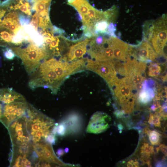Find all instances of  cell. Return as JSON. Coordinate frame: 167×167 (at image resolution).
Instances as JSON below:
<instances>
[{"instance_id": "6da1fadb", "label": "cell", "mask_w": 167, "mask_h": 167, "mask_svg": "<svg viewBox=\"0 0 167 167\" xmlns=\"http://www.w3.org/2000/svg\"><path fill=\"white\" fill-rule=\"evenodd\" d=\"M56 58L50 56L44 59L30 75L28 85L32 89L40 87L57 93L64 82L59 77L55 64Z\"/></svg>"}, {"instance_id": "7a4b0ae2", "label": "cell", "mask_w": 167, "mask_h": 167, "mask_svg": "<svg viewBox=\"0 0 167 167\" xmlns=\"http://www.w3.org/2000/svg\"><path fill=\"white\" fill-rule=\"evenodd\" d=\"M27 127L32 144L46 142L45 139L55 126L54 120L29 104L26 113Z\"/></svg>"}, {"instance_id": "3957f363", "label": "cell", "mask_w": 167, "mask_h": 167, "mask_svg": "<svg viewBox=\"0 0 167 167\" xmlns=\"http://www.w3.org/2000/svg\"><path fill=\"white\" fill-rule=\"evenodd\" d=\"M19 45L11 48L15 55L21 59L29 75L36 70L43 60L50 56L45 47L38 46L31 39Z\"/></svg>"}, {"instance_id": "277c9868", "label": "cell", "mask_w": 167, "mask_h": 167, "mask_svg": "<svg viewBox=\"0 0 167 167\" xmlns=\"http://www.w3.org/2000/svg\"><path fill=\"white\" fill-rule=\"evenodd\" d=\"M167 16L163 14L155 20L146 22L143 26V40L149 42L160 56L166 57L164 49L166 46Z\"/></svg>"}, {"instance_id": "5b68a950", "label": "cell", "mask_w": 167, "mask_h": 167, "mask_svg": "<svg viewBox=\"0 0 167 167\" xmlns=\"http://www.w3.org/2000/svg\"><path fill=\"white\" fill-rule=\"evenodd\" d=\"M110 88L121 110L126 114L132 113L137 94L126 77L118 78Z\"/></svg>"}, {"instance_id": "8992f818", "label": "cell", "mask_w": 167, "mask_h": 167, "mask_svg": "<svg viewBox=\"0 0 167 167\" xmlns=\"http://www.w3.org/2000/svg\"><path fill=\"white\" fill-rule=\"evenodd\" d=\"M27 118L25 114L12 122L7 129L12 146H24L32 144L27 129Z\"/></svg>"}, {"instance_id": "52a82bcc", "label": "cell", "mask_w": 167, "mask_h": 167, "mask_svg": "<svg viewBox=\"0 0 167 167\" xmlns=\"http://www.w3.org/2000/svg\"><path fill=\"white\" fill-rule=\"evenodd\" d=\"M85 67L102 77L109 88L118 78L114 66V60L99 61L86 58Z\"/></svg>"}, {"instance_id": "ba28073f", "label": "cell", "mask_w": 167, "mask_h": 167, "mask_svg": "<svg viewBox=\"0 0 167 167\" xmlns=\"http://www.w3.org/2000/svg\"><path fill=\"white\" fill-rule=\"evenodd\" d=\"M28 104L25 101L5 104L2 106L0 122L7 129L12 122L25 115Z\"/></svg>"}, {"instance_id": "9c48e42d", "label": "cell", "mask_w": 167, "mask_h": 167, "mask_svg": "<svg viewBox=\"0 0 167 167\" xmlns=\"http://www.w3.org/2000/svg\"><path fill=\"white\" fill-rule=\"evenodd\" d=\"M127 55L147 64L156 61L158 58L151 44L143 40L138 45H129Z\"/></svg>"}, {"instance_id": "30bf717a", "label": "cell", "mask_w": 167, "mask_h": 167, "mask_svg": "<svg viewBox=\"0 0 167 167\" xmlns=\"http://www.w3.org/2000/svg\"><path fill=\"white\" fill-rule=\"evenodd\" d=\"M33 149L37 153L39 160L40 166L49 167L53 165H66L56 156L51 144L46 142L32 144Z\"/></svg>"}, {"instance_id": "8fae6325", "label": "cell", "mask_w": 167, "mask_h": 167, "mask_svg": "<svg viewBox=\"0 0 167 167\" xmlns=\"http://www.w3.org/2000/svg\"><path fill=\"white\" fill-rule=\"evenodd\" d=\"M110 117L106 113L97 112L91 117L87 129L88 132L98 134L105 131L109 127L107 122Z\"/></svg>"}, {"instance_id": "7c38bea8", "label": "cell", "mask_w": 167, "mask_h": 167, "mask_svg": "<svg viewBox=\"0 0 167 167\" xmlns=\"http://www.w3.org/2000/svg\"><path fill=\"white\" fill-rule=\"evenodd\" d=\"M88 38L83 41L71 46L66 55L62 57L65 61L71 62L81 59L86 54L88 45L91 39Z\"/></svg>"}, {"instance_id": "4fadbf2b", "label": "cell", "mask_w": 167, "mask_h": 167, "mask_svg": "<svg viewBox=\"0 0 167 167\" xmlns=\"http://www.w3.org/2000/svg\"><path fill=\"white\" fill-rule=\"evenodd\" d=\"M156 92L154 81L145 79L143 82L142 89L138 94V100L142 105H147L153 99Z\"/></svg>"}, {"instance_id": "5bb4252c", "label": "cell", "mask_w": 167, "mask_h": 167, "mask_svg": "<svg viewBox=\"0 0 167 167\" xmlns=\"http://www.w3.org/2000/svg\"><path fill=\"white\" fill-rule=\"evenodd\" d=\"M26 101L22 95L11 88L0 89V102L1 104H8L13 102Z\"/></svg>"}, {"instance_id": "9a60e30c", "label": "cell", "mask_w": 167, "mask_h": 167, "mask_svg": "<svg viewBox=\"0 0 167 167\" xmlns=\"http://www.w3.org/2000/svg\"><path fill=\"white\" fill-rule=\"evenodd\" d=\"M51 0H33L32 10H35L39 16L49 17V10Z\"/></svg>"}, {"instance_id": "2e32d148", "label": "cell", "mask_w": 167, "mask_h": 167, "mask_svg": "<svg viewBox=\"0 0 167 167\" xmlns=\"http://www.w3.org/2000/svg\"><path fill=\"white\" fill-rule=\"evenodd\" d=\"M68 4L74 7L82 17L87 15L91 5L87 0H75Z\"/></svg>"}, {"instance_id": "e0dca14e", "label": "cell", "mask_w": 167, "mask_h": 167, "mask_svg": "<svg viewBox=\"0 0 167 167\" xmlns=\"http://www.w3.org/2000/svg\"><path fill=\"white\" fill-rule=\"evenodd\" d=\"M144 131L147 134L152 145H158L160 144L161 135L159 132L155 130H151L148 128L145 129Z\"/></svg>"}, {"instance_id": "ac0fdd59", "label": "cell", "mask_w": 167, "mask_h": 167, "mask_svg": "<svg viewBox=\"0 0 167 167\" xmlns=\"http://www.w3.org/2000/svg\"><path fill=\"white\" fill-rule=\"evenodd\" d=\"M148 74L149 76L156 77L158 76L161 71V66L158 64L151 62H149Z\"/></svg>"}, {"instance_id": "d6986e66", "label": "cell", "mask_w": 167, "mask_h": 167, "mask_svg": "<svg viewBox=\"0 0 167 167\" xmlns=\"http://www.w3.org/2000/svg\"><path fill=\"white\" fill-rule=\"evenodd\" d=\"M161 118L159 114L151 113L148 120V123L152 126H154L155 127H161Z\"/></svg>"}, {"instance_id": "ffe728a7", "label": "cell", "mask_w": 167, "mask_h": 167, "mask_svg": "<svg viewBox=\"0 0 167 167\" xmlns=\"http://www.w3.org/2000/svg\"><path fill=\"white\" fill-rule=\"evenodd\" d=\"M154 153V147L148 143H144L141 148V155L151 156Z\"/></svg>"}, {"instance_id": "44dd1931", "label": "cell", "mask_w": 167, "mask_h": 167, "mask_svg": "<svg viewBox=\"0 0 167 167\" xmlns=\"http://www.w3.org/2000/svg\"><path fill=\"white\" fill-rule=\"evenodd\" d=\"M3 54L4 57L9 60L13 59L16 56L11 48L5 49L3 51Z\"/></svg>"}, {"instance_id": "7402d4cb", "label": "cell", "mask_w": 167, "mask_h": 167, "mask_svg": "<svg viewBox=\"0 0 167 167\" xmlns=\"http://www.w3.org/2000/svg\"><path fill=\"white\" fill-rule=\"evenodd\" d=\"M66 128L64 124L61 122L57 127V133L60 136L64 135L66 133Z\"/></svg>"}, {"instance_id": "603a6c76", "label": "cell", "mask_w": 167, "mask_h": 167, "mask_svg": "<svg viewBox=\"0 0 167 167\" xmlns=\"http://www.w3.org/2000/svg\"><path fill=\"white\" fill-rule=\"evenodd\" d=\"M56 141L55 135L51 133L48 135L45 139L46 142L51 144H54Z\"/></svg>"}, {"instance_id": "cb8c5ba5", "label": "cell", "mask_w": 167, "mask_h": 167, "mask_svg": "<svg viewBox=\"0 0 167 167\" xmlns=\"http://www.w3.org/2000/svg\"><path fill=\"white\" fill-rule=\"evenodd\" d=\"M152 105L150 107L151 110L155 111L157 109L161 107L160 103L158 100H154Z\"/></svg>"}, {"instance_id": "d4e9b609", "label": "cell", "mask_w": 167, "mask_h": 167, "mask_svg": "<svg viewBox=\"0 0 167 167\" xmlns=\"http://www.w3.org/2000/svg\"><path fill=\"white\" fill-rule=\"evenodd\" d=\"M126 165L128 167H137L139 166V163L138 161L131 160L127 162Z\"/></svg>"}, {"instance_id": "484cf974", "label": "cell", "mask_w": 167, "mask_h": 167, "mask_svg": "<svg viewBox=\"0 0 167 167\" xmlns=\"http://www.w3.org/2000/svg\"><path fill=\"white\" fill-rule=\"evenodd\" d=\"M159 149L161 150V152L163 153L165 157L167 155V146L164 144H161L159 147Z\"/></svg>"}, {"instance_id": "4316f807", "label": "cell", "mask_w": 167, "mask_h": 167, "mask_svg": "<svg viewBox=\"0 0 167 167\" xmlns=\"http://www.w3.org/2000/svg\"><path fill=\"white\" fill-rule=\"evenodd\" d=\"M166 165L165 162L163 161H161L158 162L157 163L156 165V167H165Z\"/></svg>"}, {"instance_id": "83f0119b", "label": "cell", "mask_w": 167, "mask_h": 167, "mask_svg": "<svg viewBox=\"0 0 167 167\" xmlns=\"http://www.w3.org/2000/svg\"><path fill=\"white\" fill-rule=\"evenodd\" d=\"M64 153V150L62 149H59L57 151V154L59 156L63 155Z\"/></svg>"}, {"instance_id": "f1b7e54d", "label": "cell", "mask_w": 167, "mask_h": 167, "mask_svg": "<svg viewBox=\"0 0 167 167\" xmlns=\"http://www.w3.org/2000/svg\"><path fill=\"white\" fill-rule=\"evenodd\" d=\"M118 130H119L120 133H121L122 132V130L123 129V126L121 124H119L118 125Z\"/></svg>"}, {"instance_id": "f546056e", "label": "cell", "mask_w": 167, "mask_h": 167, "mask_svg": "<svg viewBox=\"0 0 167 167\" xmlns=\"http://www.w3.org/2000/svg\"><path fill=\"white\" fill-rule=\"evenodd\" d=\"M2 105L0 102V118L2 116Z\"/></svg>"}, {"instance_id": "4dcf8cb0", "label": "cell", "mask_w": 167, "mask_h": 167, "mask_svg": "<svg viewBox=\"0 0 167 167\" xmlns=\"http://www.w3.org/2000/svg\"><path fill=\"white\" fill-rule=\"evenodd\" d=\"M74 0H68V3H71L72 2H73V1H74Z\"/></svg>"}, {"instance_id": "1f68e13d", "label": "cell", "mask_w": 167, "mask_h": 167, "mask_svg": "<svg viewBox=\"0 0 167 167\" xmlns=\"http://www.w3.org/2000/svg\"><path fill=\"white\" fill-rule=\"evenodd\" d=\"M69 151V149L68 148H66L65 149V152H67Z\"/></svg>"}]
</instances>
